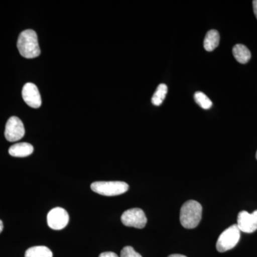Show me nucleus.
<instances>
[{"mask_svg":"<svg viewBox=\"0 0 257 257\" xmlns=\"http://www.w3.org/2000/svg\"><path fill=\"white\" fill-rule=\"evenodd\" d=\"M18 48L20 55L25 58L32 59L40 55L36 32L32 30L22 32L18 40Z\"/></svg>","mask_w":257,"mask_h":257,"instance_id":"nucleus-1","label":"nucleus"},{"mask_svg":"<svg viewBox=\"0 0 257 257\" xmlns=\"http://www.w3.org/2000/svg\"><path fill=\"white\" fill-rule=\"evenodd\" d=\"M202 215V205L197 201H187L181 208V224L186 229H194L197 227L200 222Z\"/></svg>","mask_w":257,"mask_h":257,"instance_id":"nucleus-2","label":"nucleus"},{"mask_svg":"<svg viewBox=\"0 0 257 257\" xmlns=\"http://www.w3.org/2000/svg\"><path fill=\"white\" fill-rule=\"evenodd\" d=\"M240 230L237 225L234 224L224 230L218 238L216 247L219 252H225L235 247L240 239Z\"/></svg>","mask_w":257,"mask_h":257,"instance_id":"nucleus-3","label":"nucleus"},{"mask_svg":"<svg viewBox=\"0 0 257 257\" xmlns=\"http://www.w3.org/2000/svg\"><path fill=\"white\" fill-rule=\"evenodd\" d=\"M128 185L124 182H95L91 184L93 192L106 197L120 195L128 190Z\"/></svg>","mask_w":257,"mask_h":257,"instance_id":"nucleus-4","label":"nucleus"},{"mask_svg":"<svg viewBox=\"0 0 257 257\" xmlns=\"http://www.w3.org/2000/svg\"><path fill=\"white\" fill-rule=\"evenodd\" d=\"M121 221L124 226L128 227L143 229L146 226L147 219L143 209L134 208L123 213L121 216Z\"/></svg>","mask_w":257,"mask_h":257,"instance_id":"nucleus-5","label":"nucleus"},{"mask_svg":"<svg viewBox=\"0 0 257 257\" xmlns=\"http://www.w3.org/2000/svg\"><path fill=\"white\" fill-rule=\"evenodd\" d=\"M25 130L23 121L18 116H12L5 126V135L7 140L11 143L18 141L25 136Z\"/></svg>","mask_w":257,"mask_h":257,"instance_id":"nucleus-6","label":"nucleus"},{"mask_svg":"<svg viewBox=\"0 0 257 257\" xmlns=\"http://www.w3.org/2000/svg\"><path fill=\"white\" fill-rule=\"evenodd\" d=\"M69 220L68 213L63 208H54L47 214V224L52 229H63L68 224Z\"/></svg>","mask_w":257,"mask_h":257,"instance_id":"nucleus-7","label":"nucleus"},{"mask_svg":"<svg viewBox=\"0 0 257 257\" xmlns=\"http://www.w3.org/2000/svg\"><path fill=\"white\" fill-rule=\"evenodd\" d=\"M237 226L240 231L253 233L257 230V210L253 213L242 211L239 213L237 218Z\"/></svg>","mask_w":257,"mask_h":257,"instance_id":"nucleus-8","label":"nucleus"},{"mask_svg":"<svg viewBox=\"0 0 257 257\" xmlns=\"http://www.w3.org/2000/svg\"><path fill=\"white\" fill-rule=\"evenodd\" d=\"M23 97L28 106L32 108L40 107L42 104L41 96L39 92L38 88L33 83H27L23 87Z\"/></svg>","mask_w":257,"mask_h":257,"instance_id":"nucleus-9","label":"nucleus"},{"mask_svg":"<svg viewBox=\"0 0 257 257\" xmlns=\"http://www.w3.org/2000/svg\"><path fill=\"white\" fill-rule=\"evenodd\" d=\"M34 147L30 144L22 143L15 144L9 149V154L15 157H26L31 155Z\"/></svg>","mask_w":257,"mask_h":257,"instance_id":"nucleus-10","label":"nucleus"},{"mask_svg":"<svg viewBox=\"0 0 257 257\" xmlns=\"http://www.w3.org/2000/svg\"><path fill=\"white\" fill-rule=\"evenodd\" d=\"M233 55L238 62L241 64L247 63L251 59V55L247 47L241 44H237L233 47Z\"/></svg>","mask_w":257,"mask_h":257,"instance_id":"nucleus-11","label":"nucleus"},{"mask_svg":"<svg viewBox=\"0 0 257 257\" xmlns=\"http://www.w3.org/2000/svg\"><path fill=\"white\" fill-rule=\"evenodd\" d=\"M220 36L216 30H209L206 35L204 40V47L207 52L215 50L219 46Z\"/></svg>","mask_w":257,"mask_h":257,"instance_id":"nucleus-12","label":"nucleus"},{"mask_svg":"<svg viewBox=\"0 0 257 257\" xmlns=\"http://www.w3.org/2000/svg\"><path fill=\"white\" fill-rule=\"evenodd\" d=\"M52 251L45 246H33L28 248L25 252V257H52Z\"/></svg>","mask_w":257,"mask_h":257,"instance_id":"nucleus-13","label":"nucleus"},{"mask_svg":"<svg viewBox=\"0 0 257 257\" xmlns=\"http://www.w3.org/2000/svg\"><path fill=\"white\" fill-rule=\"evenodd\" d=\"M167 86L165 84H160L157 88L156 92L152 98V102L154 105L160 106L163 102L167 94Z\"/></svg>","mask_w":257,"mask_h":257,"instance_id":"nucleus-14","label":"nucleus"},{"mask_svg":"<svg viewBox=\"0 0 257 257\" xmlns=\"http://www.w3.org/2000/svg\"><path fill=\"white\" fill-rule=\"evenodd\" d=\"M194 100L198 105L202 109H209L212 106V102L205 94L202 92H197L194 94Z\"/></svg>","mask_w":257,"mask_h":257,"instance_id":"nucleus-15","label":"nucleus"},{"mask_svg":"<svg viewBox=\"0 0 257 257\" xmlns=\"http://www.w3.org/2000/svg\"><path fill=\"white\" fill-rule=\"evenodd\" d=\"M120 257H143L140 253L137 252L133 246H126L122 248Z\"/></svg>","mask_w":257,"mask_h":257,"instance_id":"nucleus-16","label":"nucleus"},{"mask_svg":"<svg viewBox=\"0 0 257 257\" xmlns=\"http://www.w3.org/2000/svg\"><path fill=\"white\" fill-rule=\"evenodd\" d=\"M99 257H119L116 253L111 252V251H107V252L101 253Z\"/></svg>","mask_w":257,"mask_h":257,"instance_id":"nucleus-17","label":"nucleus"},{"mask_svg":"<svg viewBox=\"0 0 257 257\" xmlns=\"http://www.w3.org/2000/svg\"><path fill=\"white\" fill-rule=\"evenodd\" d=\"M253 13H254L255 16L257 19V0H254L253 1Z\"/></svg>","mask_w":257,"mask_h":257,"instance_id":"nucleus-18","label":"nucleus"},{"mask_svg":"<svg viewBox=\"0 0 257 257\" xmlns=\"http://www.w3.org/2000/svg\"><path fill=\"white\" fill-rule=\"evenodd\" d=\"M168 257H187L184 256V255L178 254V253H176V254H172L170 255Z\"/></svg>","mask_w":257,"mask_h":257,"instance_id":"nucleus-19","label":"nucleus"},{"mask_svg":"<svg viewBox=\"0 0 257 257\" xmlns=\"http://www.w3.org/2000/svg\"><path fill=\"white\" fill-rule=\"evenodd\" d=\"M3 229H4V225H3V221L0 220V234L3 231Z\"/></svg>","mask_w":257,"mask_h":257,"instance_id":"nucleus-20","label":"nucleus"},{"mask_svg":"<svg viewBox=\"0 0 257 257\" xmlns=\"http://www.w3.org/2000/svg\"><path fill=\"white\" fill-rule=\"evenodd\" d=\"M256 160H257V152H256Z\"/></svg>","mask_w":257,"mask_h":257,"instance_id":"nucleus-21","label":"nucleus"}]
</instances>
